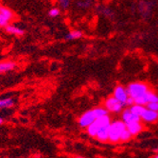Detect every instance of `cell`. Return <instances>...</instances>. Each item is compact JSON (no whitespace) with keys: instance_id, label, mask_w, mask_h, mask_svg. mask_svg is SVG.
<instances>
[{"instance_id":"obj_1","label":"cell","mask_w":158,"mask_h":158,"mask_svg":"<svg viewBox=\"0 0 158 158\" xmlns=\"http://www.w3.org/2000/svg\"><path fill=\"white\" fill-rule=\"evenodd\" d=\"M106 114H108V111L104 107H98V108L89 110L81 116V118H79V125L81 128H87L97 118L106 116Z\"/></svg>"},{"instance_id":"obj_8","label":"cell","mask_w":158,"mask_h":158,"mask_svg":"<svg viewBox=\"0 0 158 158\" xmlns=\"http://www.w3.org/2000/svg\"><path fill=\"white\" fill-rule=\"evenodd\" d=\"M122 121L127 125L129 123H132V122H135V121H140L141 118L135 114L134 113H132V111L130 109H126L122 112Z\"/></svg>"},{"instance_id":"obj_11","label":"cell","mask_w":158,"mask_h":158,"mask_svg":"<svg viewBox=\"0 0 158 158\" xmlns=\"http://www.w3.org/2000/svg\"><path fill=\"white\" fill-rule=\"evenodd\" d=\"M109 126H110V124L106 125V126H103L102 128H100L95 137L98 140L102 141V142L108 141L109 140Z\"/></svg>"},{"instance_id":"obj_4","label":"cell","mask_w":158,"mask_h":158,"mask_svg":"<svg viewBox=\"0 0 158 158\" xmlns=\"http://www.w3.org/2000/svg\"><path fill=\"white\" fill-rule=\"evenodd\" d=\"M110 123H111V119L108 114L103 116L102 118H98L87 127V134L91 137H95L100 128H102L103 126H106V125H109Z\"/></svg>"},{"instance_id":"obj_16","label":"cell","mask_w":158,"mask_h":158,"mask_svg":"<svg viewBox=\"0 0 158 158\" xmlns=\"http://www.w3.org/2000/svg\"><path fill=\"white\" fill-rule=\"evenodd\" d=\"M130 110L132 111V113H134L135 116L141 118V116L143 114V113L145 112L146 107L145 106H142V105H138V104H134L131 106Z\"/></svg>"},{"instance_id":"obj_7","label":"cell","mask_w":158,"mask_h":158,"mask_svg":"<svg viewBox=\"0 0 158 158\" xmlns=\"http://www.w3.org/2000/svg\"><path fill=\"white\" fill-rule=\"evenodd\" d=\"M114 98H116L119 102H121L123 104V106L126 105V102L129 98V95L127 92V89L121 85H118L114 90Z\"/></svg>"},{"instance_id":"obj_21","label":"cell","mask_w":158,"mask_h":158,"mask_svg":"<svg viewBox=\"0 0 158 158\" xmlns=\"http://www.w3.org/2000/svg\"><path fill=\"white\" fill-rule=\"evenodd\" d=\"M146 106H147L148 109H150L152 111L158 112V102H150Z\"/></svg>"},{"instance_id":"obj_12","label":"cell","mask_w":158,"mask_h":158,"mask_svg":"<svg viewBox=\"0 0 158 158\" xmlns=\"http://www.w3.org/2000/svg\"><path fill=\"white\" fill-rule=\"evenodd\" d=\"M5 30L8 33L12 34V35H16V36H22L25 33V31L23 28H21L17 26H14V25H8L5 27Z\"/></svg>"},{"instance_id":"obj_18","label":"cell","mask_w":158,"mask_h":158,"mask_svg":"<svg viewBox=\"0 0 158 158\" xmlns=\"http://www.w3.org/2000/svg\"><path fill=\"white\" fill-rule=\"evenodd\" d=\"M132 135L130 134V132H129L127 129H125V130L122 132L121 135H120V141L122 142H126V141H129L131 138H132Z\"/></svg>"},{"instance_id":"obj_22","label":"cell","mask_w":158,"mask_h":158,"mask_svg":"<svg viewBox=\"0 0 158 158\" xmlns=\"http://www.w3.org/2000/svg\"><path fill=\"white\" fill-rule=\"evenodd\" d=\"M3 121H4V120H3V118H0V125H1V124L3 123Z\"/></svg>"},{"instance_id":"obj_19","label":"cell","mask_w":158,"mask_h":158,"mask_svg":"<svg viewBox=\"0 0 158 158\" xmlns=\"http://www.w3.org/2000/svg\"><path fill=\"white\" fill-rule=\"evenodd\" d=\"M60 13H61V10L59 8H52L48 11V16L50 18H56L60 15Z\"/></svg>"},{"instance_id":"obj_10","label":"cell","mask_w":158,"mask_h":158,"mask_svg":"<svg viewBox=\"0 0 158 158\" xmlns=\"http://www.w3.org/2000/svg\"><path fill=\"white\" fill-rule=\"evenodd\" d=\"M126 129L129 132H130V134L132 135H138L142 131L143 126H142L140 121H135V122L127 124L126 125Z\"/></svg>"},{"instance_id":"obj_24","label":"cell","mask_w":158,"mask_h":158,"mask_svg":"<svg viewBox=\"0 0 158 158\" xmlns=\"http://www.w3.org/2000/svg\"><path fill=\"white\" fill-rule=\"evenodd\" d=\"M76 158H84V157H81V156H78V157H76Z\"/></svg>"},{"instance_id":"obj_9","label":"cell","mask_w":158,"mask_h":158,"mask_svg":"<svg viewBox=\"0 0 158 158\" xmlns=\"http://www.w3.org/2000/svg\"><path fill=\"white\" fill-rule=\"evenodd\" d=\"M143 121L148 122V123H152L158 120V112L152 111L148 108H146L145 112L143 113V114L140 118Z\"/></svg>"},{"instance_id":"obj_15","label":"cell","mask_w":158,"mask_h":158,"mask_svg":"<svg viewBox=\"0 0 158 158\" xmlns=\"http://www.w3.org/2000/svg\"><path fill=\"white\" fill-rule=\"evenodd\" d=\"M82 36H83V33L81 31H72L68 32V34H66L64 38L65 40H68V41H74V40L81 39Z\"/></svg>"},{"instance_id":"obj_6","label":"cell","mask_w":158,"mask_h":158,"mask_svg":"<svg viewBox=\"0 0 158 158\" xmlns=\"http://www.w3.org/2000/svg\"><path fill=\"white\" fill-rule=\"evenodd\" d=\"M104 108L111 113H120L123 109V104L121 102H119L118 100L114 98V97H110L108 98L105 102H104Z\"/></svg>"},{"instance_id":"obj_13","label":"cell","mask_w":158,"mask_h":158,"mask_svg":"<svg viewBox=\"0 0 158 158\" xmlns=\"http://www.w3.org/2000/svg\"><path fill=\"white\" fill-rule=\"evenodd\" d=\"M16 64L11 61H7V62H0V74L9 72L15 68Z\"/></svg>"},{"instance_id":"obj_17","label":"cell","mask_w":158,"mask_h":158,"mask_svg":"<svg viewBox=\"0 0 158 158\" xmlns=\"http://www.w3.org/2000/svg\"><path fill=\"white\" fill-rule=\"evenodd\" d=\"M71 0H57V4L62 10H67L70 6Z\"/></svg>"},{"instance_id":"obj_23","label":"cell","mask_w":158,"mask_h":158,"mask_svg":"<svg viewBox=\"0 0 158 158\" xmlns=\"http://www.w3.org/2000/svg\"><path fill=\"white\" fill-rule=\"evenodd\" d=\"M152 158H158V154H157V155H155V156H153Z\"/></svg>"},{"instance_id":"obj_2","label":"cell","mask_w":158,"mask_h":158,"mask_svg":"<svg viewBox=\"0 0 158 158\" xmlns=\"http://www.w3.org/2000/svg\"><path fill=\"white\" fill-rule=\"evenodd\" d=\"M126 129V124L121 120H116L110 123L109 126V140L112 143H118L120 141V135Z\"/></svg>"},{"instance_id":"obj_14","label":"cell","mask_w":158,"mask_h":158,"mask_svg":"<svg viewBox=\"0 0 158 158\" xmlns=\"http://www.w3.org/2000/svg\"><path fill=\"white\" fill-rule=\"evenodd\" d=\"M14 105V100L10 98H0V110L11 108Z\"/></svg>"},{"instance_id":"obj_5","label":"cell","mask_w":158,"mask_h":158,"mask_svg":"<svg viewBox=\"0 0 158 158\" xmlns=\"http://www.w3.org/2000/svg\"><path fill=\"white\" fill-rule=\"evenodd\" d=\"M14 13L7 7L0 6V27H6L14 18Z\"/></svg>"},{"instance_id":"obj_20","label":"cell","mask_w":158,"mask_h":158,"mask_svg":"<svg viewBox=\"0 0 158 158\" xmlns=\"http://www.w3.org/2000/svg\"><path fill=\"white\" fill-rule=\"evenodd\" d=\"M150 102H158V95L152 91H149L148 93V103Z\"/></svg>"},{"instance_id":"obj_3","label":"cell","mask_w":158,"mask_h":158,"mask_svg":"<svg viewBox=\"0 0 158 158\" xmlns=\"http://www.w3.org/2000/svg\"><path fill=\"white\" fill-rule=\"evenodd\" d=\"M128 95L133 99H135L143 95H145L149 90V86L144 83V82H132L128 85V87L126 88Z\"/></svg>"}]
</instances>
